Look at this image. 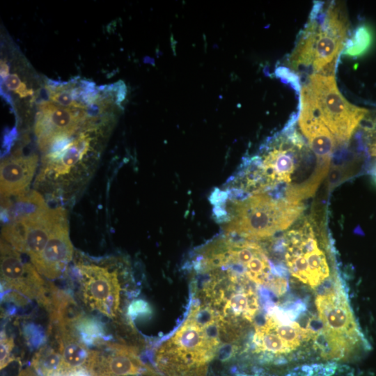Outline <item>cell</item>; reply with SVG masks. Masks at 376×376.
Returning <instances> with one entry per match:
<instances>
[{"instance_id": "cell-11", "label": "cell", "mask_w": 376, "mask_h": 376, "mask_svg": "<svg viewBox=\"0 0 376 376\" xmlns=\"http://www.w3.org/2000/svg\"><path fill=\"white\" fill-rule=\"evenodd\" d=\"M334 289V288H333ZM329 290L319 294L316 307L324 331L349 350H353L359 340H363L359 329L344 293Z\"/></svg>"}, {"instance_id": "cell-17", "label": "cell", "mask_w": 376, "mask_h": 376, "mask_svg": "<svg viewBox=\"0 0 376 376\" xmlns=\"http://www.w3.org/2000/svg\"><path fill=\"white\" fill-rule=\"evenodd\" d=\"M40 376H54L61 373V356L59 351L45 346L33 357L31 364Z\"/></svg>"}, {"instance_id": "cell-18", "label": "cell", "mask_w": 376, "mask_h": 376, "mask_svg": "<svg viewBox=\"0 0 376 376\" xmlns=\"http://www.w3.org/2000/svg\"><path fill=\"white\" fill-rule=\"evenodd\" d=\"M371 42V35L368 29L360 26L357 29L353 38L347 42L345 54L357 56L364 52Z\"/></svg>"}, {"instance_id": "cell-1", "label": "cell", "mask_w": 376, "mask_h": 376, "mask_svg": "<svg viewBox=\"0 0 376 376\" xmlns=\"http://www.w3.org/2000/svg\"><path fill=\"white\" fill-rule=\"evenodd\" d=\"M307 146L295 130L271 138L244 161L225 190L235 196L265 193L303 203L315 194L331 166L305 155Z\"/></svg>"}, {"instance_id": "cell-3", "label": "cell", "mask_w": 376, "mask_h": 376, "mask_svg": "<svg viewBox=\"0 0 376 376\" xmlns=\"http://www.w3.org/2000/svg\"><path fill=\"white\" fill-rule=\"evenodd\" d=\"M224 347L219 336L194 310L154 354L157 376H214L216 361Z\"/></svg>"}, {"instance_id": "cell-23", "label": "cell", "mask_w": 376, "mask_h": 376, "mask_svg": "<svg viewBox=\"0 0 376 376\" xmlns=\"http://www.w3.org/2000/svg\"><path fill=\"white\" fill-rule=\"evenodd\" d=\"M9 68L4 61H1V75L4 79L9 75Z\"/></svg>"}, {"instance_id": "cell-8", "label": "cell", "mask_w": 376, "mask_h": 376, "mask_svg": "<svg viewBox=\"0 0 376 376\" xmlns=\"http://www.w3.org/2000/svg\"><path fill=\"white\" fill-rule=\"evenodd\" d=\"M88 111L64 107L51 101L38 104L34 126L40 149L54 151L68 143L69 139L86 124Z\"/></svg>"}, {"instance_id": "cell-4", "label": "cell", "mask_w": 376, "mask_h": 376, "mask_svg": "<svg viewBox=\"0 0 376 376\" xmlns=\"http://www.w3.org/2000/svg\"><path fill=\"white\" fill-rule=\"evenodd\" d=\"M348 25L339 9L331 5L322 20L312 19L290 57V66H311L313 73L324 75L334 68L347 39Z\"/></svg>"}, {"instance_id": "cell-10", "label": "cell", "mask_w": 376, "mask_h": 376, "mask_svg": "<svg viewBox=\"0 0 376 376\" xmlns=\"http://www.w3.org/2000/svg\"><path fill=\"white\" fill-rule=\"evenodd\" d=\"M89 350L85 370L90 376H157L155 369L145 364L137 349L109 341L97 342Z\"/></svg>"}, {"instance_id": "cell-12", "label": "cell", "mask_w": 376, "mask_h": 376, "mask_svg": "<svg viewBox=\"0 0 376 376\" xmlns=\"http://www.w3.org/2000/svg\"><path fill=\"white\" fill-rule=\"evenodd\" d=\"M91 140L88 133L81 132L61 148L45 155L36 182L56 185L71 182L81 172L79 169L90 150Z\"/></svg>"}, {"instance_id": "cell-21", "label": "cell", "mask_w": 376, "mask_h": 376, "mask_svg": "<svg viewBox=\"0 0 376 376\" xmlns=\"http://www.w3.org/2000/svg\"><path fill=\"white\" fill-rule=\"evenodd\" d=\"M4 79L7 88L17 93L21 97H25L33 94V91L26 87L17 74H10Z\"/></svg>"}, {"instance_id": "cell-13", "label": "cell", "mask_w": 376, "mask_h": 376, "mask_svg": "<svg viewBox=\"0 0 376 376\" xmlns=\"http://www.w3.org/2000/svg\"><path fill=\"white\" fill-rule=\"evenodd\" d=\"M73 256L67 219L58 224L51 233L42 252L31 263L48 279L60 276Z\"/></svg>"}, {"instance_id": "cell-20", "label": "cell", "mask_w": 376, "mask_h": 376, "mask_svg": "<svg viewBox=\"0 0 376 376\" xmlns=\"http://www.w3.org/2000/svg\"><path fill=\"white\" fill-rule=\"evenodd\" d=\"M14 339L8 336L5 331L1 332L0 338V367L1 369L6 367L13 358L11 356L14 348Z\"/></svg>"}, {"instance_id": "cell-22", "label": "cell", "mask_w": 376, "mask_h": 376, "mask_svg": "<svg viewBox=\"0 0 376 376\" xmlns=\"http://www.w3.org/2000/svg\"><path fill=\"white\" fill-rule=\"evenodd\" d=\"M17 376H39V375L32 366H29L21 370Z\"/></svg>"}, {"instance_id": "cell-6", "label": "cell", "mask_w": 376, "mask_h": 376, "mask_svg": "<svg viewBox=\"0 0 376 376\" xmlns=\"http://www.w3.org/2000/svg\"><path fill=\"white\" fill-rule=\"evenodd\" d=\"M66 219L63 208L45 205L11 217L2 228L3 240L33 261L44 249L54 227Z\"/></svg>"}, {"instance_id": "cell-16", "label": "cell", "mask_w": 376, "mask_h": 376, "mask_svg": "<svg viewBox=\"0 0 376 376\" xmlns=\"http://www.w3.org/2000/svg\"><path fill=\"white\" fill-rule=\"evenodd\" d=\"M49 99L60 106L88 110L87 104L80 97L86 93L81 87H75L72 83L49 85L47 86Z\"/></svg>"}, {"instance_id": "cell-19", "label": "cell", "mask_w": 376, "mask_h": 376, "mask_svg": "<svg viewBox=\"0 0 376 376\" xmlns=\"http://www.w3.org/2000/svg\"><path fill=\"white\" fill-rule=\"evenodd\" d=\"M366 147L370 165L369 173L376 181V118L366 130Z\"/></svg>"}, {"instance_id": "cell-15", "label": "cell", "mask_w": 376, "mask_h": 376, "mask_svg": "<svg viewBox=\"0 0 376 376\" xmlns=\"http://www.w3.org/2000/svg\"><path fill=\"white\" fill-rule=\"evenodd\" d=\"M58 329V351L61 356L60 375L73 376L85 370L89 350L77 334L72 325L59 324Z\"/></svg>"}, {"instance_id": "cell-14", "label": "cell", "mask_w": 376, "mask_h": 376, "mask_svg": "<svg viewBox=\"0 0 376 376\" xmlns=\"http://www.w3.org/2000/svg\"><path fill=\"white\" fill-rule=\"evenodd\" d=\"M38 165L35 154H15L3 159L0 168V191L3 200L25 193Z\"/></svg>"}, {"instance_id": "cell-7", "label": "cell", "mask_w": 376, "mask_h": 376, "mask_svg": "<svg viewBox=\"0 0 376 376\" xmlns=\"http://www.w3.org/2000/svg\"><path fill=\"white\" fill-rule=\"evenodd\" d=\"M20 253L1 241V283L13 300L19 304L37 300L47 309L49 304L50 287L31 263L24 261Z\"/></svg>"}, {"instance_id": "cell-5", "label": "cell", "mask_w": 376, "mask_h": 376, "mask_svg": "<svg viewBox=\"0 0 376 376\" xmlns=\"http://www.w3.org/2000/svg\"><path fill=\"white\" fill-rule=\"evenodd\" d=\"M301 98L313 108L338 143H348L368 113L351 104L338 90L334 75L312 74L301 91Z\"/></svg>"}, {"instance_id": "cell-2", "label": "cell", "mask_w": 376, "mask_h": 376, "mask_svg": "<svg viewBox=\"0 0 376 376\" xmlns=\"http://www.w3.org/2000/svg\"><path fill=\"white\" fill-rule=\"evenodd\" d=\"M215 216L225 235L254 241H264L288 230L303 214L304 203L260 193L233 196L216 193Z\"/></svg>"}, {"instance_id": "cell-9", "label": "cell", "mask_w": 376, "mask_h": 376, "mask_svg": "<svg viewBox=\"0 0 376 376\" xmlns=\"http://www.w3.org/2000/svg\"><path fill=\"white\" fill-rule=\"evenodd\" d=\"M77 267L85 305L107 318L116 317L121 290L117 271L95 264L79 263Z\"/></svg>"}]
</instances>
